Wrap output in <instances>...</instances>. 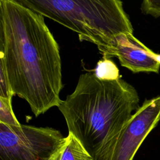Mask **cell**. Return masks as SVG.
I'll return each instance as SVG.
<instances>
[{"label":"cell","instance_id":"cell-1","mask_svg":"<svg viewBox=\"0 0 160 160\" xmlns=\"http://www.w3.org/2000/svg\"><path fill=\"white\" fill-rule=\"evenodd\" d=\"M0 60L14 96L36 117L62 100L59 47L42 15L16 0L0 1Z\"/></svg>","mask_w":160,"mask_h":160},{"label":"cell","instance_id":"cell-2","mask_svg":"<svg viewBox=\"0 0 160 160\" xmlns=\"http://www.w3.org/2000/svg\"><path fill=\"white\" fill-rule=\"evenodd\" d=\"M135 88L121 78L79 76L74 91L58 106L74 136L93 160H111L119 136L139 108Z\"/></svg>","mask_w":160,"mask_h":160},{"label":"cell","instance_id":"cell-3","mask_svg":"<svg viewBox=\"0 0 160 160\" xmlns=\"http://www.w3.org/2000/svg\"><path fill=\"white\" fill-rule=\"evenodd\" d=\"M44 17L77 32L80 41L95 44L100 52L116 36L133 28L119 0H16Z\"/></svg>","mask_w":160,"mask_h":160},{"label":"cell","instance_id":"cell-4","mask_svg":"<svg viewBox=\"0 0 160 160\" xmlns=\"http://www.w3.org/2000/svg\"><path fill=\"white\" fill-rule=\"evenodd\" d=\"M64 139L52 128L0 122V160H49Z\"/></svg>","mask_w":160,"mask_h":160},{"label":"cell","instance_id":"cell-5","mask_svg":"<svg viewBox=\"0 0 160 160\" xmlns=\"http://www.w3.org/2000/svg\"><path fill=\"white\" fill-rule=\"evenodd\" d=\"M160 120V96L146 100L121 131L111 160H132L139 148Z\"/></svg>","mask_w":160,"mask_h":160},{"label":"cell","instance_id":"cell-6","mask_svg":"<svg viewBox=\"0 0 160 160\" xmlns=\"http://www.w3.org/2000/svg\"><path fill=\"white\" fill-rule=\"evenodd\" d=\"M101 52L103 59L116 57L122 66L133 72H158L160 68V61L157 56L132 33L120 34L111 46Z\"/></svg>","mask_w":160,"mask_h":160},{"label":"cell","instance_id":"cell-7","mask_svg":"<svg viewBox=\"0 0 160 160\" xmlns=\"http://www.w3.org/2000/svg\"><path fill=\"white\" fill-rule=\"evenodd\" d=\"M49 160H93L81 142L71 133L65 137L64 142Z\"/></svg>","mask_w":160,"mask_h":160},{"label":"cell","instance_id":"cell-8","mask_svg":"<svg viewBox=\"0 0 160 160\" xmlns=\"http://www.w3.org/2000/svg\"><path fill=\"white\" fill-rule=\"evenodd\" d=\"M11 100L0 97V122L9 126H20L11 106Z\"/></svg>","mask_w":160,"mask_h":160},{"label":"cell","instance_id":"cell-9","mask_svg":"<svg viewBox=\"0 0 160 160\" xmlns=\"http://www.w3.org/2000/svg\"><path fill=\"white\" fill-rule=\"evenodd\" d=\"M94 72L101 78L115 79L120 76L116 66L109 59L99 61Z\"/></svg>","mask_w":160,"mask_h":160},{"label":"cell","instance_id":"cell-10","mask_svg":"<svg viewBox=\"0 0 160 160\" xmlns=\"http://www.w3.org/2000/svg\"><path fill=\"white\" fill-rule=\"evenodd\" d=\"M14 96L9 83L4 64L0 60V97L8 99H12Z\"/></svg>","mask_w":160,"mask_h":160},{"label":"cell","instance_id":"cell-11","mask_svg":"<svg viewBox=\"0 0 160 160\" xmlns=\"http://www.w3.org/2000/svg\"><path fill=\"white\" fill-rule=\"evenodd\" d=\"M143 13L154 17H160V0H145L141 6Z\"/></svg>","mask_w":160,"mask_h":160}]
</instances>
